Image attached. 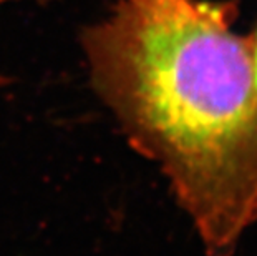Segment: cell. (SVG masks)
<instances>
[{
    "mask_svg": "<svg viewBox=\"0 0 257 256\" xmlns=\"http://www.w3.org/2000/svg\"><path fill=\"white\" fill-rule=\"evenodd\" d=\"M9 83H10L9 77H7V75H5V73H2V72H0V90H2V89H5V87H7Z\"/></svg>",
    "mask_w": 257,
    "mask_h": 256,
    "instance_id": "2",
    "label": "cell"
},
{
    "mask_svg": "<svg viewBox=\"0 0 257 256\" xmlns=\"http://www.w3.org/2000/svg\"><path fill=\"white\" fill-rule=\"evenodd\" d=\"M252 40H254V57H255V70H257V30L252 34Z\"/></svg>",
    "mask_w": 257,
    "mask_h": 256,
    "instance_id": "4",
    "label": "cell"
},
{
    "mask_svg": "<svg viewBox=\"0 0 257 256\" xmlns=\"http://www.w3.org/2000/svg\"><path fill=\"white\" fill-rule=\"evenodd\" d=\"M236 7L118 0L78 40L90 83L165 173L204 256H232L257 220V70Z\"/></svg>",
    "mask_w": 257,
    "mask_h": 256,
    "instance_id": "1",
    "label": "cell"
},
{
    "mask_svg": "<svg viewBox=\"0 0 257 256\" xmlns=\"http://www.w3.org/2000/svg\"><path fill=\"white\" fill-rule=\"evenodd\" d=\"M9 2H25V0H0V4H9ZM30 2H50V0H30Z\"/></svg>",
    "mask_w": 257,
    "mask_h": 256,
    "instance_id": "3",
    "label": "cell"
}]
</instances>
